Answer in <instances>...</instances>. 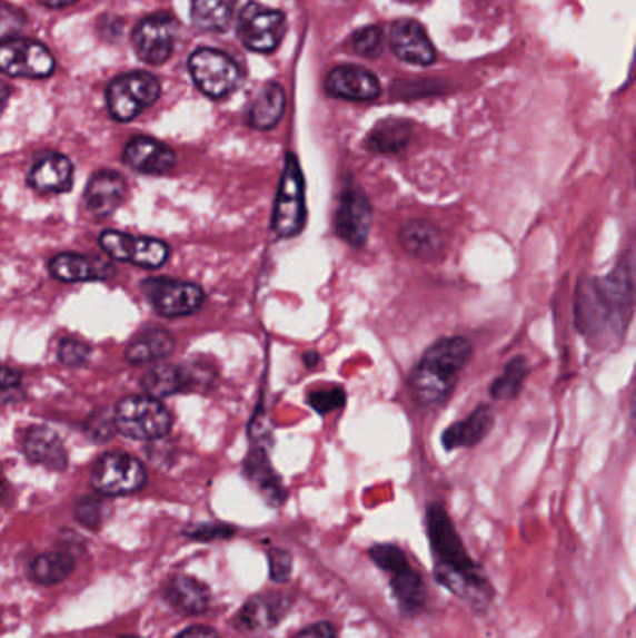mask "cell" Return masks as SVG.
<instances>
[{
  "label": "cell",
  "mask_w": 636,
  "mask_h": 638,
  "mask_svg": "<svg viewBox=\"0 0 636 638\" xmlns=\"http://www.w3.org/2000/svg\"><path fill=\"white\" fill-rule=\"evenodd\" d=\"M245 477L249 480L264 501L271 507H280L286 501V488L277 472L272 471L271 461L267 460L266 452L260 449L252 450L245 461Z\"/></svg>",
  "instance_id": "d4e9b609"
},
{
  "label": "cell",
  "mask_w": 636,
  "mask_h": 638,
  "mask_svg": "<svg viewBox=\"0 0 636 638\" xmlns=\"http://www.w3.org/2000/svg\"><path fill=\"white\" fill-rule=\"evenodd\" d=\"M161 82L146 71H129L116 77L107 88V107L116 121H131L156 104Z\"/></svg>",
  "instance_id": "52a82bcc"
},
{
  "label": "cell",
  "mask_w": 636,
  "mask_h": 638,
  "mask_svg": "<svg viewBox=\"0 0 636 638\" xmlns=\"http://www.w3.org/2000/svg\"><path fill=\"white\" fill-rule=\"evenodd\" d=\"M308 403L312 405L319 414H327L330 411L340 409L346 403V392L332 386V389H325V391H316L308 396Z\"/></svg>",
  "instance_id": "f35d334b"
},
{
  "label": "cell",
  "mask_w": 636,
  "mask_h": 638,
  "mask_svg": "<svg viewBox=\"0 0 636 638\" xmlns=\"http://www.w3.org/2000/svg\"><path fill=\"white\" fill-rule=\"evenodd\" d=\"M493 425H495V413L489 405L481 403L469 416L448 425L440 435V443L448 452L450 450L470 449V446L481 443L491 433Z\"/></svg>",
  "instance_id": "ffe728a7"
},
{
  "label": "cell",
  "mask_w": 636,
  "mask_h": 638,
  "mask_svg": "<svg viewBox=\"0 0 636 638\" xmlns=\"http://www.w3.org/2000/svg\"><path fill=\"white\" fill-rule=\"evenodd\" d=\"M267 562H269V577L275 582L288 581L294 573V557L286 549H271L267 551Z\"/></svg>",
  "instance_id": "74e56055"
},
{
  "label": "cell",
  "mask_w": 636,
  "mask_h": 638,
  "mask_svg": "<svg viewBox=\"0 0 636 638\" xmlns=\"http://www.w3.org/2000/svg\"><path fill=\"white\" fill-rule=\"evenodd\" d=\"M73 163L62 154H47L30 168L29 185L41 195H60L73 185Z\"/></svg>",
  "instance_id": "603a6c76"
},
{
  "label": "cell",
  "mask_w": 636,
  "mask_h": 638,
  "mask_svg": "<svg viewBox=\"0 0 636 638\" xmlns=\"http://www.w3.org/2000/svg\"><path fill=\"white\" fill-rule=\"evenodd\" d=\"M176 340L167 328H146L128 345L126 359L131 364H148L168 357L173 351Z\"/></svg>",
  "instance_id": "f1b7e54d"
},
{
  "label": "cell",
  "mask_w": 636,
  "mask_h": 638,
  "mask_svg": "<svg viewBox=\"0 0 636 638\" xmlns=\"http://www.w3.org/2000/svg\"><path fill=\"white\" fill-rule=\"evenodd\" d=\"M92 357V347L81 340L62 338L58 344V359L66 366H85Z\"/></svg>",
  "instance_id": "d590c367"
},
{
  "label": "cell",
  "mask_w": 636,
  "mask_h": 638,
  "mask_svg": "<svg viewBox=\"0 0 636 638\" xmlns=\"http://www.w3.org/2000/svg\"><path fill=\"white\" fill-rule=\"evenodd\" d=\"M21 385V374L12 369L2 370V394L4 397L10 394V391H16Z\"/></svg>",
  "instance_id": "7bdbcfd3"
},
{
  "label": "cell",
  "mask_w": 636,
  "mask_h": 638,
  "mask_svg": "<svg viewBox=\"0 0 636 638\" xmlns=\"http://www.w3.org/2000/svg\"><path fill=\"white\" fill-rule=\"evenodd\" d=\"M390 47L404 62L415 66H431L435 62L434 43L423 24L415 19H399L390 29Z\"/></svg>",
  "instance_id": "ac0fdd59"
},
{
  "label": "cell",
  "mask_w": 636,
  "mask_h": 638,
  "mask_svg": "<svg viewBox=\"0 0 636 638\" xmlns=\"http://www.w3.org/2000/svg\"><path fill=\"white\" fill-rule=\"evenodd\" d=\"M318 353H314V351H310V353H307V355H305V363H307L308 369H312V366H316V363H318Z\"/></svg>",
  "instance_id": "bcb514c9"
},
{
  "label": "cell",
  "mask_w": 636,
  "mask_h": 638,
  "mask_svg": "<svg viewBox=\"0 0 636 638\" xmlns=\"http://www.w3.org/2000/svg\"><path fill=\"white\" fill-rule=\"evenodd\" d=\"M76 570V558L70 552L51 551L43 552L30 562V577L41 587H54L58 582L66 581Z\"/></svg>",
  "instance_id": "1f68e13d"
},
{
  "label": "cell",
  "mask_w": 636,
  "mask_h": 638,
  "mask_svg": "<svg viewBox=\"0 0 636 638\" xmlns=\"http://www.w3.org/2000/svg\"><path fill=\"white\" fill-rule=\"evenodd\" d=\"M382 30L377 24L359 29L349 38V47L365 58H377L382 52Z\"/></svg>",
  "instance_id": "e575fe53"
},
{
  "label": "cell",
  "mask_w": 636,
  "mask_h": 638,
  "mask_svg": "<svg viewBox=\"0 0 636 638\" xmlns=\"http://www.w3.org/2000/svg\"><path fill=\"white\" fill-rule=\"evenodd\" d=\"M294 638H338V631L330 621H318L294 635Z\"/></svg>",
  "instance_id": "60d3db41"
},
{
  "label": "cell",
  "mask_w": 636,
  "mask_h": 638,
  "mask_svg": "<svg viewBox=\"0 0 636 638\" xmlns=\"http://www.w3.org/2000/svg\"><path fill=\"white\" fill-rule=\"evenodd\" d=\"M399 243L407 253L418 259H434L445 248V237L437 226L428 220H409L399 230Z\"/></svg>",
  "instance_id": "484cf974"
},
{
  "label": "cell",
  "mask_w": 636,
  "mask_h": 638,
  "mask_svg": "<svg viewBox=\"0 0 636 638\" xmlns=\"http://www.w3.org/2000/svg\"><path fill=\"white\" fill-rule=\"evenodd\" d=\"M178 38V21L170 13H153L135 27L131 41L137 57L150 66L167 62Z\"/></svg>",
  "instance_id": "4fadbf2b"
},
{
  "label": "cell",
  "mask_w": 636,
  "mask_h": 638,
  "mask_svg": "<svg viewBox=\"0 0 636 638\" xmlns=\"http://www.w3.org/2000/svg\"><path fill=\"white\" fill-rule=\"evenodd\" d=\"M286 36V13L260 2H249L239 12L238 38L255 52L277 51Z\"/></svg>",
  "instance_id": "30bf717a"
},
{
  "label": "cell",
  "mask_w": 636,
  "mask_h": 638,
  "mask_svg": "<svg viewBox=\"0 0 636 638\" xmlns=\"http://www.w3.org/2000/svg\"><path fill=\"white\" fill-rule=\"evenodd\" d=\"M76 518L82 527L98 530L103 523V502L92 497H85L76 504Z\"/></svg>",
  "instance_id": "8d00e7d4"
},
{
  "label": "cell",
  "mask_w": 636,
  "mask_h": 638,
  "mask_svg": "<svg viewBox=\"0 0 636 638\" xmlns=\"http://www.w3.org/2000/svg\"><path fill=\"white\" fill-rule=\"evenodd\" d=\"M197 383L198 375L195 374V370L180 369L172 364H157L145 375L142 386L150 396L161 400L178 392L192 391Z\"/></svg>",
  "instance_id": "4316f807"
},
{
  "label": "cell",
  "mask_w": 636,
  "mask_h": 638,
  "mask_svg": "<svg viewBox=\"0 0 636 638\" xmlns=\"http://www.w3.org/2000/svg\"><path fill=\"white\" fill-rule=\"evenodd\" d=\"M189 71L200 92L211 99L230 96L241 82V69L228 55L202 47L189 58Z\"/></svg>",
  "instance_id": "9c48e42d"
},
{
  "label": "cell",
  "mask_w": 636,
  "mask_h": 638,
  "mask_svg": "<svg viewBox=\"0 0 636 638\" xmlns=\"http://www.w3.org/2000/svg\"><path fill=\"white\" fill-rule=\"evenodd\" d=\"M162 596L168 605L181 615H203L211 603V590L197 577L176 573L162 587Z\"/></svg>",
  "instance_id": "44dd1931"
},
{
  "label": "cell",
  "mask_w": 636,
  "mask_h": 638,
  "mask_svg": "<svg viewBox=\"0 0 636 638\" xmlns=\"http://www.w3.org/2000/svg\"><path fill=\"white\" fill-rule=\"evenodd\" d=\"M148 482L142 463L126 452H109L93 463L90 483L103 497L139 493Z\"/></svg>",
  "instance_id": "ba28073f"
},
{
  "label": "cell",
  "mask_w": 636,
  "mask_h": 638,
  "mask_svg": "<svg viewBox=\"0 0 636 638\" xmlns=\"http://www.w3.org/2000/svg\"><path fill=\"white\" fill-rule=\"evenodd\" d=\"M426 532L434 552V577L437 585L475 612H486L495 601V587L486 571L463 543L450 513L439 502L426 510Z\"/></svg>",
  "instance_id": "7a4b0ae2"
},
{
  "label": "cell",
  "mask_w": 636,
  "mask_h": 638,
  "mask_svg": "<svg viewBox=\"0 0 636 638\" xmlns=\"http://www.w3.org/2000/svg\"><path fill=\"white\" fill-rule=\"evenodd\" d=\"M27 460L49 471H64L68 467V452L54 430L47 425H32L23 441Z\"/></svg>",
  "instance_id": "7402d4cb"
},
{
  "label": "cell",
  "mask_w": 636,
  "mask_h": 638,
  "mask_svg": "<svg viewBox=\"0 0 636 638\" xmlns=\"http://www.w3.org/2000/svg\"><path fill=\"white\" fill-rule=\"evenodd\" d=\"M40 2L47 8H66L77 2V0H40Z\"/></svg>",
  "instance_id": "f6af8a7d"
},
{
  "label": "cell",
  "mask_w": 636,
  "mask_h": 638,
  "mask_svg": "<svg viewBox=\"0 0 636 638\" xmlns=\"http://www.w3.org/2000/svg\"><path fill=\"white\" fill-rule=\"evenodd\" d=\"M115 428L123 438L135 441H157L167 438L172 428V414L159 397L128 396L115 409Z\"/></svg>",
  "instance_id": "5b68a950"
},
{
  "label": "cell",
  "mask_w": 636,
  "mask_h": 638,
  "mask_svg": "<svg viewBox=\"0 0 636 638\" xmlns=\"http://www.w3.org/2000/svg\"><path fill=\"white\" fill-rule=\"evenodd\" d=\"M99 245L110 258L139 265L145 269H157L167 264L170 248L156 237L131 236L123 232L105 230L99 236Z\"/></svg>",
  "instance_id": "7c38bea8"
},
{
  "label": "cell",
  "mask_w": 636,
  "mask_h": 638,
  "mask_svg": "<svg viewBox=\"0 0 636 638\" xmlns=\"http://www.w3.org/2000/svg\"><path fill=\"white\" fill-rule=\"evenodd\" d=\"M629 419H630V425H633V432L636 433V380H635V389H633V396H630Z\"/></svg>",
  "instance_id": "ee69618b"
},
{
  "label": "cell",
  "mask_w": 636,
  "mask_h": 638,
  "mask_svg": "<svg viewBox=\"0 0 636 638\" xmlns=\"http://www.w3.org/2000/svg\"><path fill=\"white\" fill-rule=\"evenodd\" d=\"M470 357L473 345L463 336H445L429 345L409 375L415 400L428 409L445 403Z\"/></svg>",
  "instance_id": "3957f363"
},
{
  "label": "cell",
  "mask_w": 636,
  "mask_h": 638,
  "mask_svg": "<svg viewBox=\"0 0 636 638\" xmlns=\"http://www.w3.org/2000/svg\"><path fill=\"white\" fill-rule=\"evenodd\" d=\"M374 209L368 196L359 187H347L340 196L335 215V230L338 237L351 247H362L370 237Z\"/></svg>",
  "instance_id": "9a60e30c"
},
{
  "label": "cell",
  "mask_w": 636,
  "mask_h": 638,
  "mask_svg": "<svg viewBox=\"0 0 636 638\" xmlns=\"http://www.w3.org/2000/svg\"><path fill=\"white\" fill-rule=\"evenodd\" d=\"M186 534L192 538V540L213 541L222 540V538H231V536L236 534V529L228 527V524L203 523L187 529Z\"/></svg>",
  "instance_id": "ab89813d"
},
{
  "label": "cell",
  "mask_w": 636,
  "mask_h": 638,
  "mask_svg": "<svg viewBox=\"0 0 636 638\" xmlns=\"http://www.w3.org/2000/svg\"><path fill=\"white\" fill-rule=\"evenodd\" d=\"M238 0H191V19L198 29L222 32L228 29Z\"/></svg>",
  "instance_id": "d6a6232c"
},
{
  "label": "cell",
  "mask_w": 636,
  "mask_h": 638,
  "mask_svg": "<svg viewBox=\"0 0 636 638\" xmlns=\"http://www.w3.org/2000/svg\"><path fill=\"white\" fill-rule=\"evenodd\" d=\"M294 599L286 593H260L249 599L239 610L238 627L244 629H269L280 624L284 616L291 609Z\"/></svg>",
  "instance_id": "cb8c5ba5"
},
{
  "label": "cell",
  "mask_w": 636,
  "mask_h": 638,
  "mask_svg": "<svg viewBox=\"0 0 636 638\" xmlns=\"http://www.w3.org/2000/svg\"><path fill=\"white\" fill-rule=\"evenodd\" d=\"M142 292L153 311L162 317L191 316L203 305V289L197 284L172 278H146Z\"/></svg>",
  "instance_id": "8fae6325"
},
{
  "label": "cell",
  "mask_w": 636,
  "mask_h": 638,
  "mask_svg": "<svg viewBox=\"0 0 636 638\" xmlns=\"http://www.w3.org/2000/svg\"><path fill=\"white\" fill-rule=\"evenodd\" d=\"M123 161L137 173L162 176L176 167L178 157L170 146L162 145L156 138L135 137L123 150Z\"/></svg>",
  "instance_id": "d6986e66"
},
{
  "label": "cell",
  "mask_w": 636,
  "mask_h": 638,
  "mask_svg": "<svg viewBox=\"0 0 636 638\" xmlns=\"http://www.w3.org/2000/svg\"><path fill=\"white\" fill-rule=\"evenodd\" d=\"M413 137V126L409 121L398 120V118H388L377 124L371 129L370 135L366 138L368 150L376 154L392 156L404 151L409 145Z\"/></svg>",
  "instance_id": "4dcf8cb0"
},
{
  "label": "cell",
  "mask_w": 636,
  "mask_h": 638,
  "mask_svg": "<svg viewBox=\"0 0 636 638\" xmlns=\"http://www.w3.org/2000/svg\"><path fill=\"white\" fill-rule=\"evenodd\" d=\"M305 223H307L305 176L296 154H288L272 209V232L278 237H294L301 234Z\"/></svg>",
  "instance_id": "8992f818"
},
{
  "label": "cell",
  "mask_w": 636,
  "mask_h": 638,
  "mask_svg": "<svg viewBox=\"0 0 636 638\" xmlns=\"http://www.w3.org/2000/svg\"><path fill=\"white\" fill-rule=\"evenodd\" d=\"M173 638H220V635L215 631L213 627L191 626L183 629L180 635H176Z\"/></svg>",
  "instance_id": "b9f144b4"
},
{
  "label": "cell",
  "mask_w": 636,
  "mask_h": 638,
  "mask_svg": "<svg viewBox=\"0 0 636 638\" xmlns=\"http://www.w3.org/2000/svg\"><path fill=\"white\" fill-rule=\"evenodd\" d=\"M286 109V94L278 82H269L261 88L250 105L249 126L267 131L277 126Z\"/></svg>",
  "instance_id": "f546056e"
},
{
  "label": "cell",
  "mask_w": 636,
  "mask_h": 638,
  "mask_svg": "<svg viewBox=\"0 0 636 638\" xmlns=\"http://www.w3.org/2000/svg\"><path fill=\"white\" fill-rule=\"evenodd\" d=\"M635 185H636V173H635Z\"/></svg>",
  "instance_id": "7dc6e473"
},
{
  "label": "cell",
  "mask_w": 636,
  "mask_h": 638,
  "mask_svg": "<svg viewBox=\"0 0 636 638\" xmlns=\"http://www.w3.org/2000/svg\"><path fill=\"white\" fill-rule=\"evenodd\" d=\"M128 193V184L120 174L115 170H99L93 174L85 189V209L93 219H107L112 213L122 206L123 198Z\"/></svg>",
  "instance_id": "e0dca14e"
},
{
  "label": "cell",
  "mask_w": 636,
  "mask_h": 638,
  "mask_svg": "<svg viewBox=\"0 0 636 638\" xmlns=\"http://www.w3.org/2000/svg\"><path fill=\"white\" fill-rule=\"evenodd\" d=\"M49 271L60 282L101 281L109 276L107 273H112L110 265L77 253L57 254L49 262Z\"/></svg>",
  "instance_id": "83f0119b"
},
{
  "label": "cell",
  "mask_w": 636,
  "mask_h": 638,
  "mask_svg": "<svg viewBox=\"0 0 636 638\" xmlns=\"http://www.w3.org/2000/svg\"><path fill=\"white\" fill-rule=\"evenodd\" d=\"M636 311V254L619 256L605 276H580L573 295V323L596 351L622 345Z\"/></svg>",
  "instance_id": "6da1fadb"
},
{
  "label": "cell",
  "mask_w": 636,
  "mask_h": 638,
  "mask_svg": "<svg viewBox=\"0 0 636 638\" xmlns=\"http://www.w3.org/2000/svg\"><path fill=\"white\" fill-rule=\"evenodd\" d=\"M54 57L46 46L24 38H8L0 49V68L12 77L46 79L54 71Z\"/></svg>",
  "instance_id": "5bb4252c"
},
{
  "label": "cell",
  "mask_w": 636,
  "mask_h": 638,
  "mask_svg": "<svg viewBox=\"0 0 636 638\" xmlns=\"http://www.w3.org/2000/svg\"><path fill=\"white\" fill-rule=\"evenodd\" d=\"M528 374H530V364L527 357L517 355V357L509 359L508 364L504 366L503 374L493 381L491 396L495 400H515L527 383Z\"/></svg>",
  "instance_id": "836d02e7"
},
{
  "label": "cell",
  "mask_w": 636,
  "mask_h": 638,
  "mask_svg": "<svg viewBox=\"0 0 636 638\" xmlns=\"http://www.w3.org/2000/svg\"><path fill=\"white\" fill-rule=\"evenodd\" d=\"M368 554L371 562L390 577V590L399 610L405 616L420 615L428 603V587L423 576L409 563L404 549L394 543H377L370 547Z\"/></svg>",
  "instance_id": "277c9868"
},
{
  "label": "cell",
  "mask_w": 636,
  "mask_h": 638,
  "mask_svg": "<svg viewBox=\"0 0 636 638\" xmlns=\"http://www.w3.org/2000/svg\"><path fill=\"white\" fill-rule=\"evenodd\" d=\"M325 88L332 98L347 99V101H371L379 98L381 82L370 69L360 68L355 63H344L330 69Z\"/></svg>",
  "instance_id": "2e32d148"
}]
</instances>
